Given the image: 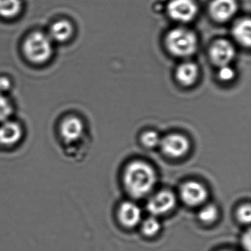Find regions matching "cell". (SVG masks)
<instances>
[{
  "mask_svg": "<svg viewBox=\"0 0 251 251\" xmlns=\"http://www.w3.org/2000/svg\"><path fill=\"white\" fill-rule=\"evenodd\" d=\"M155 170L150 164L135 161L128 164L124 173V183L127 192L134 198H143L156 183Z\"/></svg>",
  "mask_w": 251,
  "mask_h": 251,
  "instance_id": "1",
  "label": "cell"
},
{
  "mask_svg": "<svg viewBox=\"0 0 251 251\" xmlns=\"http://www.w3.org/2000/svg\"><path fill=\"white\" fill-rule=\"evenodd\" d=\"M23 50L26 58L35 64L48 62L53 52L50 38L40 31L33 32L26 37L23 42Z\"/></svg>",
  "mask_w": 251,
  "mask_h": 251,
  "instance_id": "2",
  "label": "cell"
},
{
  "mask_svg": "<svg viewBox=\"0 0 251 251\" xmlns=\"http://www.w3.org/2000/svg\"><path fill=\"white\" fill-rule=\"evenodd\" d=\"M166 45L168 50L176 56H190L198 48V39L191 30L176 28L167 34Z\"/></svg>",
  "mask_w": 251,
  "mask_h": 251,
  "instance_id": "3",
  "label": "cell"
},
{
  "mask_svg": "<svg viewBox=\"0 0 251 251\" xmlns=\"http://www.w3.org/2000/svg\"><path fill=\"white\" fill-rule=\"evenodd\" d=\"M198 11V5L194 0H171L167 6L170 17L180 23L192 21Z\"/></svg>",
  "mask_w": 251,
  "mask_h": 251,
  "instance_id": "4",
  "label": "cell"
},
{
  "mask_svg": "<svg viewBox=\"0 0 251 251\" xmlns=\"http://www.w3.org/2000/svg\"><path fill=\"white\" fill-rule=\"evenodd\" d=\"M160 146L164 154L171 158H177L187 153L190 143L183 135L172 133L161 139Z\"/></svg>",
  "mask_w": 251,
  "mask_h": 251,
  "instance_id": "5",
  "label": "cell"
},
{
  "mask_svg": "<svg viewBox=\"0 0 251 251\" xmlns=\"http://www.w3.org/2000/svg\"><path fill=\"white\" fill-rule=\"evenodd\" d=\"M180 197L188 205L198 206L203 203L208 198V191L202 183L191 180L182 185Z\"/></svg>",
  "mask_w": 251,
  "mask_h": 251,
  "instance_id": "6",
  "label": "cell"
},
{
  "mask_svg": "<svg viewBox=\"0 0 251 251\" xmlns=\"http://www.w3.org/2000/svg\"><path fill=\"white\" fill-rule=\"evenodd\" d=\"M176 203V196L168 190H162L155 194L148 201V211L153 215L167 214L174 208Z\"/></svg>",
  "mask_w": 251,
  "mask_h": 251,
  "instance_id": "7",
  "label": "cell"
},
{
  "mask_svg": "<svg viewBox=\"0 0 251 251\" xmlns=\"http://www.w3.org/2000/svg\"><path fill=\"white\" fill-rule=\"evenodd\" d=\"M211 61L219 67L228 65L234 58L235 50L230 42L219 39L211 45L209 51Z\"/></svg>",
  "mask_w": 251,
  "mask_h": 251,
  "instance_id": "8",
  "label": "cell"
},
{
  "mask_svg": "<svg viewBox=\"0 0 251 251\" xmlns=\"http://www.w3.org/2000/svg\"><path fill=\"white\" fill-rule=\"evenodd\" d=\"M236 0H212L209 7L211 17L219 23L230 20L237 11Z\"/></svg>",
  "mask_w": 251,
  "mask_h": 251,
  "instance_id": "9",
  "label": "cell"
},
{
  "mask_svg": "<svg viewBox=\"0 0 251 251\" xmlns=\"http://www.w3.org/2000/svg\"><path fill=\"white\" fill-rule=\"evenodd\" d=\"M61 135L67 142H74L81 137L84 130L83 122L77 117L64 119L61 125Z\"/></svg>",
  "mask_w": 251,
  "mask_h": 251,
  "instance_id": "10",
  "label": "cell"
},
{
  "mask_svg": "<svg viewBox=\"0 0 251 251\" xmlns=\"http://www.w3.org/2000/svg\"><path fill=\"white\" fill-rule=\"evenodd\" d=\"M23 130L19 123L13 121L3 122L0 126V144L12 146L21 139Z\"/></svg>",
  "mask_w": 251,
  "mask_h": 251,
  "instance_id": "11",
  "label": "cell"
},
{
  "mask_svg": "<svg viewBox=\"0 0 251 251\" xmlns=\"http://www.w3.org/2000/svg\"><path fill=\"white\" fill-rule=\"evenodd\" d=\"M119 218L123 226L133 227L137 226L142 218V211L136 204L125 202L119 209Z\"/></svg>",
  "mask_w": 251,
  "mask_h": 251,
  "instance_id": "12",
  "label": "cell"
},
{
  "mask_svg": "<svg viewBox=\"0 0 251 251\" xmlns=\"http://www.w3.org/2000/svg\"><path fill=\"white\" fill-rule=\"evenodd\" d=\"M74 33L73 24L67 20H58L51 25L49 37L52 42L64 43L68 42Z\"/></svg>",
  "mask_w": 251,
  "mask_h": 251,
  "instance_id": "13",
  "label": "cell"
},
{
  "mask_svg": "<svg viewBox=\"0 0 251 251\" xmlns=\"http://www.w3.org/2000/svg\"><path fill=\"white\" fill-rule=\"evenodd\" d=\"M199 74L198 66L192 62H185L178 66L176 76L177 81L185 86L193 85L196 82Z\"/></svg>",
  "mask_w": 251,
  "mask_h": 251,
  "instance_id": "14",
  "label": "cell"
},
{
  "mask_svg": "<svg viewBox=\"0 0 251 251\" xmlns=\"http://www.w3.org/2000/svg\"><path fill=\"white\" fill-rule=\"evenodd\" d=\"M233 36L242 46L249 48L251 44V23L249 19H242L234 25Z\"/></svg>",
  "mask_w": 251,
  "mask_h": 251,
  "instance_id": "15",
  "label": "cell"
},
{
  "mask_svg": "<svg viewBox=\"0 0 251 251\" xmlns=\"http://www.w3.org/2000/svg\"><path fill=\"white\" fill-rule=\"evenodd\" d=\"M22 8V0H0V17L15 18L21 12Z\"/></svg>",
  "mask_w": 251,
  "mask_h": 251,
  "instance_id": "16",
  "label": "cell"
},
{
  "mask_svg": "<svg viewBox=\"0 0 251 251\" xmlns=\"http://www.w3.org/2000/svg\"><path fill=\"white\" fill-rule=\"evenodd\" d=\"M218 209L212 204L202 207L198 214L200 220L205 224H211L216 221L218 217Z\"/></svg>",
  "mask_w": 251,
  "mask_h": 251,
  "instance_id": "17",
  "label": "cell"
},
{
  "mask_svg": "<svg viewBox=\"0 0 251 251\" xmlns=\"http://www.w3.org/2000/svg\"><path fill=\"white\" fill-rule=\"evenodd\" d=\"M161 228L159 222L155 217H148L142 223V230L147 236H155Z\"/></svg>",
  "mask_w": 251,
  "mask_h": 251,
  "instance_id": "18",
  "label": "cell"
},
{
  "mask_svg": "<svg viewBox=\"0 0 251 251\" xmlns=\"http://www.w3.org/2000/svg\"><path fill=\"white\" fill-rule=\"evenodd\" d=\"M13 112V107L9 100L4 94L0 93V123L7 121Z\"/></svg>",
  "mask_w": 251,
  "mask_h": 251,
  "instance_id": "19",
  "label": "cell"
},
{
  "mask_svg": "<svg viewBox=\"0 0 251 251\" xmlns=\"http://www.w3.org/2000/svg\"><path fill=\"white\" fill-rule=\"evenodd\" d=\"M141 139H142V144L148 148H155L157 145H160L161 140L159 135L156 132L152 131V130L143 133Z\"/></svg>",
  "mask_w": 251,
  "mask_h": 251,
  "instance_id": "20",
  "label": "cell"
},
{
  "mask_svg": "<svg viewBox=\"0 0 251 251\" xmlns=\"http://www.w3.org/2000/svg\"><path fill=\"white\" fill-rule=\"evenodd\" d=\"M236 215L238 220L241 223L243 224H249L251 218V205L248 203L242 205L238 210Z\"/></svg>",
  "mask_w": 251,
  "mask_h": 251,
  "instance_id": "21",
  "label": "cell"
},
{
  "mask_svg": "<svg viewBox=\"0 0 251 251\" xmlns=\"http://www.w3.org/2000/svg\"><path fill=\"white\" fill-rule=\"evenodd\" d=\"M218 77L222 81H230V80L234 78V70H233L231 67H229L228 65L220 67V70L218 73Z\"/></svg>",
  "mask_w": 251,
  "mask_h": 251,
  "instance_id": "22",
  "label": "cell"
},
{
  "mask_svg": "<svg viewBox=\"0 0 251 251\" xmlns=\"http://www.w3.org/2000/svg\"><path fill=\"white\" fill-rule=\"evenodd\" d=\"M11 88V81L6 76H0V93L4 94Z\"/></svg>",
  "mask_w": 251,
  "mask_h": 251,
  "instance_id": "23",
  "label": "cell"
},
{
  "mask_svg": "<svg viewBox=\"0 0 251 251\" xmlns=\"http://www.w3.org/2000/svg\"><path fill=\"white\" fill-rule=\"evenodd\" d=\"M242 244H243L245 248H246L249 251L251 249V233H250V230L244 235L243 238H242Z\"/></svg>",
  "mask_w": 251,
  "mask_h": 251,
  "instance_id": "24",
  "label": "cell"
},
{
  "mask_svg": "<svg viewBox=\"0 0 251 251\" xmlns=\"http://www.w3.org/2000/svg\"></svg>",
  "mask_w": 251,
  "mask_h": 251,
  "instance_id": "25",
  "label": "cell"
}]
</instances>
